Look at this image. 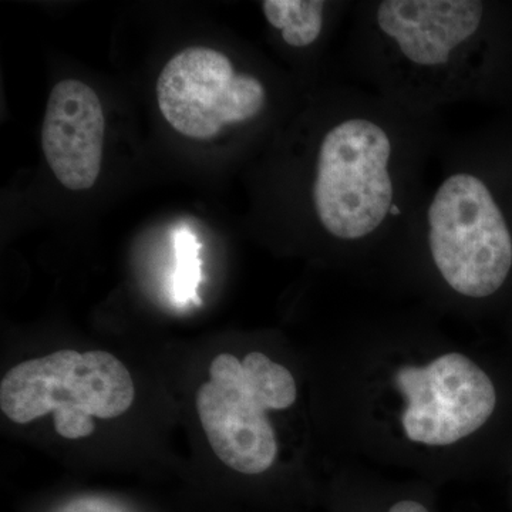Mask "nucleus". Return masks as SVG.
I'll list each match as a JSON object with an SVG mask.
<instances>
[{
	"mask_svg": "<svg viewBox=\"0 0 512 512\" xmlns=\"http://www.w3.org/2000/svg\"><path fill=\"white\" fill-rule=\"evenodd\" d=\"M348 461L439 485L512 457V360L416 320L348 332L340 367Z\"/></svg>",
	"mask_w": 512,
	"mask_h": 512,
	"instance_id": "obj_1",
	"label": "nucleus"
},
{
	"mask_svg": "<svg viewBox=\"0 0 512 512\" xmlns=\"http://www.w3.org/2000/svg\"><path fill=\"white\" fill-rule=\"evenodd\" d=\"M360 52L377 93L420 113L512 86V15L480 0H382L363 8Z\"/></svg>",
	"mask_w": 512,
	"mask_h": 512,
	"instance_id": "obj_2",
	"label": "nucleus"
},
{
	"mask_svg": "<svg viewBox=\"0 0 512 512\" xmlns=\"http://www.w3.org/2000/svg\"><path fill=\"white\" fill-rule=\"evenodd\" d=\"M402 245L434 299L471 315L512 298V130L458 154L423 198Z\"/></svg>",
	"mask_w": 512,
	"mask_h": 512,
	"instance_id": "obj_3",
	"label": "nucleus"
},
{
	"mask_svg": "<svg viewBox=\"0 0 512 512\" xmlns=\"http://www.w3.org/2000/svg\"><path fill=\"white\" fill-rule=\"evenodd\" d=\"M210 377L195 403L215 456L235 473L268 474L281 451L272 416L296 406L298 380L288 366L261 350H251L242 359L218 355Z\"/></svg>",
	"mask_w": 512,
	"mask_h": 512,
	"instance_id": "obj_4",
	"label": "nucleus"
},
{
	"mask_svg": "<svg viewBox=\"0 0 512 512\" xmlns=\"http://www.w3.org/2000/svg\"><path fill=\"white\" fill-rule=\"evenodd\" d=\"M134 397L127 367L104 350H57L19 363L0 383V409L10 421L28 424L53 412L57 433L69 440L92 436L93 417L116 419Z\"/></svg>",
	"mask_w": 512,
	"mask_h": 512,
	"instance_id": "obj_5",
	"label": "nucleus"
},
{
	"mask_svg": "<svg viewBox=\"0 0 512 512\" xmlns=\"http://www.w3.org/2000/svg\"><path fill=\"white\" fill-rule=\"evenodd\" d=\"M161 114L177 133L211 140L222 128L261 116L268 92L258 77L235 72L224 53L188 47L165 64L157 80Z\"/></svg>",
	"mask_w": 512,
	"mask_h": 512,
	"instance_id": "obj_6",
	"label": "nucleus"
},
{
	"mask_svg": "<svg viewBox=\"0 0 512 512\" xmlns=\"http://www.w3.org/2000/svg\"><path fill=\"white\" fill-rule=\"evenodd\" d=\"M106 117L92 87L80 80L57 83L47 101L42 148L50 170L67 190L92 188L103 161Z\"/></svg>",
	"mask_w": 512,
	"mask_h": 512,
	"instance_id": "obj_7",
	"label": "nucleus"
},
{
	"mask_svg": "<svg viewBox=\"0 0 512 512\" xmlns=\"http://www.w3.org/2000/svg\"><path fill=\"white\" fill-rule=\"evenodd\" d=\"M332 498L335 512H436L433 484L382 476L355 461H348Z\"/></svg>",
	"mask_w": 512,
	"mask_h": 512,
	"instance_id": "obj_8",
	"label": "nucleus"
},
{
	"mask_svg": "<svg viewBox=\"0 0 512 512\" xmlns=\"http://www.w3.org/2000/svg\"><path fill=\"white\" fill-rule=\"evenodd\" d=\"M261 5L266 22L293 49L315 45L325 32L329 3L322 0H265Z\"/></svg>",
	"mask_w": 512,
	"mask_h": 512,
	"instance_id": "obj_9",
	"label": "nucleus"
},
{
	"mask_svg": "<svg viewBox=\"0 0 512 512\" xmlns=\"http://www.w3.org/2000/svg\"><path fill=\"white\" fill-rule=\"evenodd\" d=\"M177 241L178 268L175 275V298L187 302L195 298V289L200 281V258L198 244L190 231H180L175 235Z\"/></svg>",
	"mask_w": 512,
	"mask_h": 512,
	"instance_id": "obj_10",
	"label": "nucleus"
},
{
	"mask_svg": "<svg viewBox=\"0 0 512 512\" xmlns=\"http://www.w3.org/2000/svg\"><path fill=\"white\" fill-rule=\"evenodd\" d=\"M52 512H130L117 501L96 495L76 497L66 501Z\"/></svg>",
	"mask_w": 512,
	"mask_h": 512,
	"instance_id": "obj_11",
	"label": "nucleus"
},
{
	"mask_svg": "<svg viewBox=\"0 0 512 512\" xmlns=\"http://www.w3.org/2000/svg\"><path fill=\"white\" fill-rule=\"evenodd\" d=\"M503 313H505V329H507L508 339H510L512 345V298Z\"/></svg>",
	"mask_w": 512,
	"mask_h": 512,
	"instance_id": "obj_12",
	"label": "nucleus"
},
{
	"mask_svg": "<svg viewBox=\"0 0 512 512\" xmlns=\"http://www.w3.org/2000/svg\"><path fill=\"white\" fill-rule=\"evenodd\" d=\"M508 470H510V473H511V488H512V457H511V460H510V463H508Z\"/></svg>",
	"mask_w": 512,
	"mask_h": 512,
	"instance_id": "obj_13",
	"label": "nucleus"
}]
</instances>
